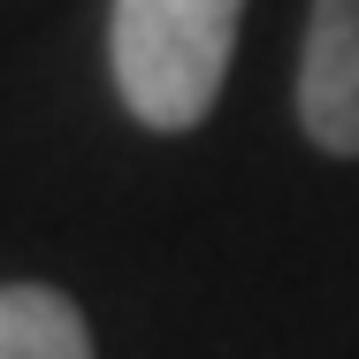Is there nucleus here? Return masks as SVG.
Here are the masks:
<instances>
[{"instance_id":"obj_1","label":"nucleus","mask_w":359,"mask_h":359,"mask_svg":"<svg viewBox=\"0 0 359 359\" xmlns=\"http://www.w3.org/2000/svg\"><path fill=\"white\" fill-rule=\"evenodd\" d=\"M245 0H115L107 46H115V92L145 130H191L207 123L229 76Z\"/></svg>"},{"instance_id":"obj_2","label":"nucleus","mask_w":359,"mask_h":359,"mask_svg":"<svg viewBox=\"0 0 359 359\" xmlns=\"http://www.w3.org/2000/svg\"><path fill=\"white\" fill-rule=\"evenodd\" d=\"M298 123L329 153H359V0H313L298 62Z\"/></svg>"},{"instance_id":"obj_3","label":"nucleus","mask_w":359,"mask_h":359,"mask_svg":"<svg viewBox=\"0 0 359 359\" xmlns=\"http://www.w3.org/2000/svg\"><path fill=\"white\" fill-rule=\"evenodd\" d=\"M0 359H92V329L62 290L0 283Z\"/></svg>"}]
</instances>
